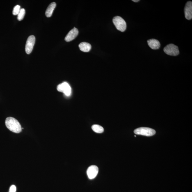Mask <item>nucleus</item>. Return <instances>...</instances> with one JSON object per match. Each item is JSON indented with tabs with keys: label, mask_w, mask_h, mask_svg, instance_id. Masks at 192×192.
I'll return each instance as SVG.
<instances>
[{
	"label": "nucleus",
	"mask_w": 192,
	"mask_h": 192,
	"mask_svg": "<svg viewBox=\"0 0 192 192\" xmlns=\"http://www.w3.org/2000/svg\"><path fill=\"white\" fill-rule=\"evenodd\" d=\"M5 125L10 131L15 133H19L22 131L20 124L17 120L12 117L7 118L5 121Z\"/></svg>",
	"instance_id": "obj_1"
},
{
	"label": "nucleus",
	"mask_w": 192,
	"mask_h": 192,
	"mask_svg": "<svg viewBox=\"0 0 192 192\" xmlns=\"http://www.w3.org/2000/svg\"><path fill=\"white\" fill-rule=\"evenodd\" d=\"M113 23L117 30L121 32L125 31L126 23L124 20L119 16H116L113 19Z\"/></svg>",
	"instance_id": "obj_2"
},
{
	"label": "nucleus",
	"mask_w": 192,
	"mask_h": 192,
	"mask_svg": "<svg viewBox=\"0 0 192 192\" xmlns=\"http://www.w3.org/2000/svg\"><path fill=\"white\" fill-rule=\"evenodd\" d=\"M134 132L137 135L142 136H151L155 134L156 131L155 130L148 127H141L138 128L135 130Z\"/></svg>",
	"instance_id": "obj_3"
},
{
	"label": "nucleus",
	"mask_w": 192,
	"mask_h": 192,
	"mask_svg": "<svg viewBox=\"0 0 192 192\" xmlns=\"http://www.w3.org/2000/svg\"><path fill=\"white\" fill-rule=\"evenodd\" d=\"M164 51L167 55L172 56H177L179 54L178 47L173 44H169L164 49Z\"/></svg>",
	"instance_id": "obj_4"
},
{
	"label": "nucleus",
	"mask_w": 192,
	"mask_h": 192,
	"mask_svg": "<svg viewBox=\"0 0 192 192\" xmlns=\"http://www.w3.org/2000/svg\"><path fill=\"white\" fill-rule=\"evenodd\" d=\"M57 90L58 92H63L66 96H69L71 94V87L66 82L59 84L57 87Z\"/></svg>",
	"instance_id": "obj_5"
},
{
	"label": "nucleus",
	"mask_w": 192,
	"mask_h": 192,
	"mask_svg": "<svg viewBox=\"0 0 192 192\" xmlns=\"http://www.w3.org/2000/svg\"><path fill=\"white\" fill-rule=\"evenodd\" d=\"M35 42V37L33 35H31L28 37L26 41L25 48L27 54H30L33 51Z\"/></svg>",
	"instance_id": "obj_6"
},
{
	"label": "nucleus",
	"mask_w": 192,
	"mask_h": 192,
	"mask_svg": "<svg viewBox=\"0 0 192 192\" xmlns=\"http://www.w3.org/2000/svg\"><path fill=\"white\" fill-rule=\"evenodd\" d=\"M98 172V168L96 165H92L89 167L87 170V174L89 178L90 179L95 178Z\"/></svg>",
	"instance_id": "obj_7"
},
{
	"label": "nucleus",
	"mask_w": 192,
	"mask_h": 192,
	"mask_svg": "<svg viewBox=\"0 0 192 192\" xmlns=\"http://www.w3.org/2000/svg\"><path fill=\"white\" fill-rule=\"evenodd\" d=\"M185 17L186 19L190 20L192 18V2L188 1L186 3L184 8Z\"/></svg>",
	"instance_id": "obj_8"
},
{
	"label": "nucleus",
	"mask_w": 192,
	"mask_h": 192,
	"mask_svg": "<svg viewBox=\"0 0 192 192\" xmlns=\"http://www.w3.org/2000/svg\"><path fill=\"white\" fill-rule=\"evenodd\" d=\"M78 33V30L77 28H74L70 30L65 38V40L67 42H69L73 40L77 36Z\"/></svg>",
	"instance_id": "obj_9"
},
{
	"label": "nucleus",
	"mask_w": 192,
	"mask_h": 192,
	"mask_svg": "<svg viewBox=\"0 0 192 192\" xmlns=\"http://www.w3.org/2000/svg\"><path fill=\"white\" fill-rule=\"evenodd\" d=\"M148 44L151 49H159L161 44L159 41L155 39H150L147 41Z\"/></svg>",
	"instance_id": "obj_10"
},
{
	"label": "nucleus",
	"mask_w": 192,
	"mask_h": 192,
	"mask_svg": "<svg viewBox=\"0 0 192 192\" xmlns=\"http://www.w3.org/2000/svg\"><path fill=\"white\" fill-rule=\"evenodd\" d=\"M79 47L80 50L83 52H88L91 49V45L90 44L86 42H82L79 44Z\"/></svg>",
	"instance_id": "obj_11"
},
{
	"label": "nucleus",
	"mask_w": 192,
	"mask_h": 192,
	"mask_svg": "<svg viewBox=\"0 0 192 192\" xmlns=\"http://www.w3.org/2000/svg\"><path fill=\"white\" fill-rule=\"evenodd\" d=\"M56 6V4L55 2L52 3L49 5L45 12L46 17H51Z\"/></svg>",
	"instance_id": "obj_12"
},
{
	"label": "nucleus",
	"mask_w": 192,
	"mask_h": 192,
	"mask_svg": "<svg viewBox=\"0 0 192 192\" xmlns=\"http://www.w3.org/2000/svg\"><path fill=\"white\" fill-rule=\"evenodd\" d=\"M92 130L96 133H102L104 131V128L98 124H94L92 126Z\"/></svg>",
	"instance_id": "obj_13"
},
{
	"label": "nucleus",
	"mask_w": 192,
	"mask_h": 192,
	"mask_svg": "<svg viewBox=\"0 0 192 192\" xmlns=\"http://www.w3.org/2000/svg\"><path fill=\"white\" fill-rule=\"evenodd\" d=\"M25 14V9L24 8L21 9L17 15L18 20L20 21L24 19Z\"/></svg>",
	"instance_id": "obj_14"
},
{
	"label": "nucleus",
	"mask_w": 192,
	"mask_h": 192,
	"mask_svg": "<svg viewBox=\"0 0 192 192\" xmlns=\"http://www.w3.org/2000/svg\"><path fill=\"white\" fill-rule=\"evenodd\" d=\"M20 9V5H16V6L14 7L13 11H12V14H13V15H17Z\"/></svg>",
	"instance_id": "obj_15"
},
{
	"label": "nucleus",
	"mask_w": 192,
	"mask_h": 192,
	"mask_svg": "<svg viewBox=\"0 0 192 192\" xmlns=\"http://www.w3.org/2000/svg\"><path fill=\"white\" fill-rule=\"evenodd\" d=\"M16 190H17V188H16L15 186L14 185H12L10 188L9 192H16Z\"/></svg>",
	"instance_id": "obj_16"
},
{
	"label": "nucleus",
	"mask_w": 192,
	"mask_h": 192,
	"mask_svg": "<svg viewBox=\"0 0 192 192\" xmlns=\"http://www.w3.org/2000/svg\"><path fill=\"white\" fill-rule=\"evenodd\" d=\"M132 1L135 2H138L140 1L139 0H133Z\"/></svg>",
	"instance_id": "obj_17"
}]
</instances>
